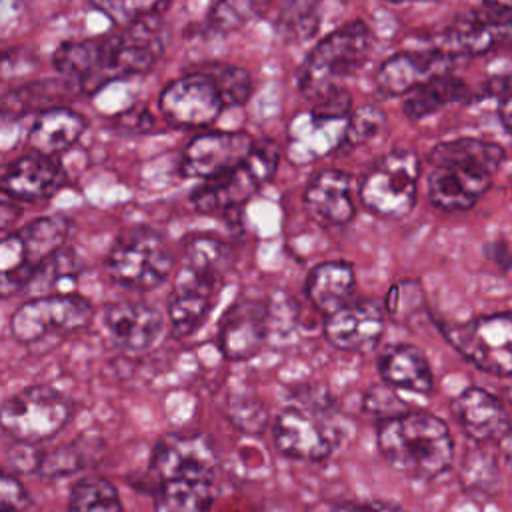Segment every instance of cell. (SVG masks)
I'll return each instance as SVG.
<instances>
[{"mask_svg":"<svg viewBox=\"0 0 512 512\" xmlns=\"http://www.w3.org/2000/svg\"><path fill=\"white\" fill-rule=\"evenodd\" d=\"M164 48L166 30L154 16L124 26L120 32L62 42L52 54V64L78 92L94 94L114 80L146 74Z\"/></svg>","mask_w":512,"mask_h":512,"instance_id":"6da1fadb","label":"cell"},{"mask_svg":"<svg viewBox=\"0 0 512 512\" xmlns=\"http://www.w3.org/2000/svg\"><path fill=\"white\" fill-rule=\"evenodd\" d=\"M506 162V150L482 138H454L430 152L428 198L442 212H462L478 204Z\"/></svg>","mask_w":512,"mask_h":512,"instance_id":"7a4b0ae2","label":"cell"},{"mask_svg":"<svg viewBox=\"0 0 512 512\" xmlns=\"http://www.w3.org/2000/svg\"><path fill=\"white\" fill-rule=\"evenodd\" d=\"M376 444L394 470L418 480L444 474L454 460V438L448 424L424 410H408L380 420Z\"/></svg>","mask_w":512,"mask_h":512,"instance_id":"3957f363","label":"cell"},{"mask_svg":"<svg viewBox=\"0 0 512 512\" xmlns=\"http://www.w3.org/2000/svg\"><path fill=\"white\" fill-rule=\"evenodd\" d=\"M372 42V30L362 20L346 22L324 36L300 66V92L312 104L342 92V82L354 76L366 62Z\"/></svg>","mask_w":512,"mask_h":512,"instance_id":"277c9868","label":"cell"},{"mask_svg":"<svg viewBox=\"0 0 512 512\" xmlns=\"http://www.w3.org/2000/svg\"><path fill=\"white\" fill-rule=\"evenodd\" d=\"M174 254L162 232L150 226L124 230L106 256L110 280L126 290L158 288L174 270Z\"/></svg>","mask_w":512,"mask_h":512,"instance_id":"5b68a950","label":"cell"},{"mask_svg":"<svg viewBox=\"0 0 512 512\" xmlns=\"http://www.w3.org/2000/svg\"><path fill=\"white\" fill-rule=\"evenodd\" d=\"M278 168V150L268 142H256L252 152L234 168L204 180L192 194L190 204L202 214L238 210L258 194Z\"/></svg>","mask_w":512,"mask_h":512,"instance_id":"8992f818","label":"cell"},{"mask_svg":"<svg viewBox=\"0 0 512 512\" xmlns=\"http://www.w3.org/2000/svg\"><path fill=\"white\" fill-rule=\"evenodd\" d=\"M74 414L72 400L48 384L26 386L0 406V428L22 444L54 438Z\"/></svg>","mask_w":512,"mask_h":512,"instance_id":"52a82bcc","label":"cell"},{"mask_svg":"<svg viewBox=\"0 0 512 512\" xmlns=\"http://www.w3.org/2000/svg\"><path fill=\"white\" fill-rule=\"evenodd\" d=\"M420 160L412 150L382 156L360 182L362 204L384 218H404L416 206Z\"/></svg>","mask_w":512,"mask_h":512,"instance_id":"ba28073f","label":"cell"},{"mask_svg":"<svg viewBox=\"0 0 512 512\" xmlns=\"http://www.w3.org/2000/svg\"><path fill=\"white\" fill-rule=\"evenodd\" d=\"M446 340L478 370L510 378L512 374V316L494 312L462 324L442 326Z\"/></svg>","mask_w":512,"mask_h":512,"instance_id":"9c48e42d","label":"cell"},{"mask_svg":"<svg viewBox=\"0 0 512 512\" xmlns=\"http://www.w3.org/2000/svg\"><path fill=\"white\" fill-rule=\"evenodd\" d=\"M94 306L80 294H44L20 304L10 318V332L18 342L34 344L46 336H64L86 328Z\"/></svg>","mask_w":512,"mask_h":512,"instance_id":"30bf717a","label":"cell"},{"mask_svg":"<svg viewBox=\"0 0 512 512\" xmlns=\"http://www.w3.org/2000/svg\"><path fill=\"white\" fill-rule=\"evenodd\" d=\"M226 108V96L208 64L178 76L158 94L160 114L178 128L210 126Z\"/></svg>","mask_w":512,"mask_h":512,"instance_id":"8fae6325","label":"cell"},{"mask_svg":"<svg viewBox=\"0 0 512 512\" xmlns=\"http://www.w3.org/2000/svg\"><path fill=\"white\" fill-rule=\"evenodd\" d=\"M150 472L154 482L168 478L216 482V448L212 440L200 432H166L152 448Z\"/></svg>","mask_w":512,"mask_h":512,"instance_id":"7c38bea8","label":"cell"},{"mask_svg":"<svg viewBox=\"0 0 512 512\" xmlns=\"http://www.w3.org/2000/svg\"><path fill=\"white\" fill-rule=\"evenodd\" d=\"M276 450L300 462H324L336 448V434L328 420L314 410L290 406L272 422Z\"/></svg>","mask_w":512,"mask_h":512,"instance_id":"4fadbf2b","label":"cell"},{"mask_svg":"<svg viewBox=\"0 0 512 512\" xmlns=\"http://www.w3.org/2000/svg\"><path fill=\"white\" fill-rule=\"evenodd\" d=\"M510 38V6L484 0V6L460 16L438 40L440 52L448 56H482Z\"/></svg>","mask_w":512,"mask_h":512,"instance_id":"5bb4252c","label":"cell"},{"mask_svg":"<svg viewBox=\"0 0 512 512\" xmlns=\"http://www.w3.org/2000/svg\"><path fill=\"white\" fill-rule=\"evenodd\" d=\"M256 140L242 130H210L192 138L182 150L178 174L182 178H214L240 164Z\"/></svg>","mask_w":512,"mask_h":512,"instance_id":"9a60e30c","label":"cell"},{"mask_svg":"<svg viewBox=\"0 0 512 512\" xmlns=\"http://www.w3.org/2000/svg\"><path fill=\"white\" fill-rule=\"evenodd\" d=\"M384 326V304L374 298H362L350 300L346 306L326 316L324 336L342 352L366 354L380 344Z\"/></svg>","mask_w":512,"mask_h":512,"instance_id":"2e32d148","label":"cell"},{"mask_svg":"<svg viewBox=\"0 0 512 512\" xmlns=\"http://www.w3.org/2000/svg\"><path fill=\"white\" fill-rule=\"evenodd\" d=\"M270 306L256 298L236 300L218 324V348L232 362L254 358L266 344Z\"/></svg>","mask_w":512,"mask_h":512,"instance_id":"e0dca14e","label":"cell"},{"mask_svg":"<svg viewBox=\"0 0 512 512\" xmlns=\"http://www.w3.org/2000/svg\"><path fill=\"white\" fill-rule=\"evenodd\" d=\"M66 182L56 156L26 152L0 170V192L12 200L38 202L54 196Z\"/></svg>","mask_w":512,"mask_h":512,"instance_id":"ac0fdd59","label":"cell"},{"mask_svg":"<svg viewBox=\"0 0 512 512\" xmlns=\"http://www.w3.org/2000/svg\"><path fill=\"white\" fill-rule=\"evenodd\" d=\"M102 320L112 344L130 354L148 352L164 328L160 310L146 302L108 304Z\"/></svg>","mask_w":512,"mask_h":512,"instance_id":"d6986e66","label":"cell"},{"mask_svg":"<svg viewBox=\"0 0 512 512\" xmlns=\"http://www.w3.org/2000/svg\"><path fill=\"white\" fill-rule=\"evenodd\" d=\"M452 412L464 434L478 444L500 442L510 432V414L498 396L480 388H464L452 402Z\"/></svg>","mask_w":512,"mask_h":512,"instance_id":"ffe728a7","label":"cell"},{"mask_svg":"<svg viewBox=\"0 0 512 512\" xmlns=\"http://www.w3.org/2000/svg\"><path fill=\"white\" fill-rule=\"evenodd\" d=\"M302 204L312 220L326 226H342L354 218L352 178L342 170L314 174L302 194Z\"/></svg>","mask_w":512,"mask_h":512,"instance_id":"44dd1931","label":"cell"},{"mask_svg":"<svg viewBox=\"0 0 512 512\" xmlns=\"http://www.w3.org/2000/svg\"><path fill=\"white\" fill-rule=\"evenodd\" d=\"M452 56L440 50L398 52L384 60L376 72V86L386 96L408 94L422 82L446 74Z\"/></svg>","mask_w":512,"mask_h":512,"instance_id":"7402d4cb","label":"cell"},{"mask_svg":"<svg viewBox=\"0 0 512 512\" xmlns=\"http://www.w3.org/2000/svg\"><path fill=\"white\" fill-rule=\"evenodd\" d=\"M78 88L64 76L40 78L0 94V122H16L30 114H42L66 106Z\"/></svg>","mask_w":512,"mask_h":512,"instance_id":"603a6c76","label":"cell"},{"mask_svg":"<svg viewBox=\"0 0 512 512\" xmlns=\"http://www.w3.org/2000/svg\"><path fill=\"white\" fill-rule=\"evenodd\" d=\"M220 286L176 272L168 298V320L174 336L184 338L196 332L210 314Z\"/></svg>","mask_w":512,"mask_h":512,"instance_id":"cb8c5ba5","label":"cell"},{"mask_svg":"<svg viewBox=\"0 0 512 512\" xmlns=\"http://www.w3.org/2000/svg\"><path fill=\"white\" fill-rule=\"evenodd\" d=\"M378 374L392 388L430 394L434 390V374L424 352L412 344L396 342L386 346L378 356Z\"/></svg>","mask_w":512,"mask_h":512,"instance_id":"d4e9b609","label":"cell"},{"mask_svg":"<svg viewBox=\"0 0 512 512\" xmlns=\"http://www.w3.org/2000/svg\"><path fill=\"white\" fill-rule=\"evenodd\" d=\"M348 116H330L310 110L290 126V154L294 162H312L340 148Z\"/></svg>","mask_w":512,"mask_h":512,"instance_id":"484cf974","label":"cell"},{"mask_svg":"<svg viewBox=\"0 0 512 512\" xmlns=\"http://www.w3.org/2000/svg\"><path fill=\"white\" fill-rule=\"evenodd\" d=\"M70 230L72 220L68 216L52 214L24 224L18 232L10 234V240L20 262L36 272L48 258L62 250Z\"/></svg>","mask_w":512,"mask_h":512,"instance_id":"4316f807","label":"cell"},{"mask_svg":"<svg viewBox=\"0 0 512 512\" xmlns=\"http://www.w3.org/2000/svg\"><path fill=\"white\" fill-rule=\"evenodd\" d=\"M356 272L350 262L328 260L316 264L304 282V294L310 304L324 316L334 314L354 300Z\"/></svg>","mask_w":512,"mask_h":512,"instance_id":"83f0119b","label":"cell"},{"mask_svg":"<svg viewBox=\"0 0 512 512\" xmlns=\"http://www.w3.org/2000/svg\"><path fill=\"white\" fill-rule=\"evenodd\" d=\"M86 130V118L68 106L52 108L38 114L34 120L26 146L30 152L44 156H58L60 152L74 146Z\"/></svg>","mask_w":512,"mask_h":512,"instance_id":"f1b7e54d","label":"cell"},{"mask_svg":"<svg viewBox=\"0 0 512 512\" xmlns=\"http://www.w3.org/2000/svg\"><path fill=\"white\" fill-rule=\"evenodd\" d=\"M232 264H234V250L228 242H224L218 236L198 234L184 244L178 272L222 286Z\"/></svg>","mask_w":512,"mask_h":512,"instance_id":"f546056e","label":"cell"},{"mask_svg":"<svg viewBox=\"0 0 512 512\" xmlns=\"http://www.w3.org/2000/svg\"><path fill=\"white\" fill-rule=\"evenodd\" d=\"M468 94H470L468 86L462 78L448 74V72L438 74V76L422 82L408 94H404L406 98L402 104V112L406 118L416 122V120H422V118L442 110L448 104L468 100Z\"/></svg>","mask_w":512,"mask_h":512,"instance_id":"4dcf8cb0","label":"cell"},{"mask_svg":"<svg viewBox=\"0 0 512 512\" xmlns=\"http://www.w3.org/2000/svg\"><path fill=\"white\" fill-rule=\"evenodd\" d=\"M214 482L192 478H168L156 482L154 512H210Z\"/></svg>","mask_w":512,"mask_h":512,"instance_id":"1f68e13d","label":"cell"},{"mask_svg":"<svg viewBox=\"0 0 512 512\" xmlns=\"http://www.w3.org/2000/svg\"><path fill=\"white\" fill-rule=\"evenodd\" d=\"M68 512H122V500L110 480L88 476L72 486Z\"/></svg>","mask_w":512,"mask_h":512,"instance_id":"d6a6232c","label":"cell"},{"mask_svg":"<svg viewBox=\"0 0 512 512\" xmlns=\"http://www.w3.org/2000/svg\"><path fill=\"white\" fill-rule=\"evenodd\" d=\"M272 0H218L206 14L204 28L210 34H230L264 16Z\"/></svg>","mask_w":512,"mask_h":512,"instance_id":"836d02e7","label":"cell"},{"mask_svg":"<svg viewBox=\"0 0 512 512\" xmlns=\"http://www.w3.org/2000/svg\"><path fill=\"white\" fill-rule=\"evenodd\" d=\"M318 26L316 0H284L278 14V34L288 42L308 38Z\"/></svg>","mask_w":512,"mask_h":512,"instance_id":"e575fe53","label":"cell"},{"mask_svg":"<svg viewBox=\"0 0 512 512\" xmlns=\"http://www.w3.org/2000/svg\"><path fill=\"white\" fill-rule=\"evenodd\" d=\"M170 2L172 0H92V4L120 28L158 16Z\"/></svg>","mask_w":512,"mask_h":512,"instance_id":"d590c367","label":"cell"},{"mask_svg":"<svg viewBox=\"0 0 512 512\" xmlns=\"http://www.w3.org/2000/svg\"><path fill=\"white\" fill-rule=\"evenodd\" d=\"M386 126V114L374 104H362L348 114L342 144L346 148H356L378 136Z\"/></svg>","mask_w":512,"mask_h":512,"instance_id":"8d00e7d4","label":"cell"},{"mask_svg":"<svg viewBox=\"0 0 512 512\" xmlns=\"http://www.w3.org/2000/svg\"><path fill=\"white\" fill-rule=\"evenodd\" d=\"M84 466V456L82 452L68 444V446H58L52 450H38V460H36V474H40L46 480L54 478H64L74 472H78Z\"/></svg>","mask_w":512,"mask_h":512,"instance_id":"74e56055","label":"cell"},{"mask_svg":"<svg viewBox=\"0 0 512 512\" xmlns=\"http://www.w3.org/2000/svg\"><path fill=\"white\" fill-rule=\"evenodd\" d=\"M216 82L220 84L228 108L232 106H242L246 104V100L252 94V80L250 74L240 68V66H232V64H224V62H210L208 64Z\"/></svg>","mask_w":512,"mask_h":512,"instance_id":"f35d334b","label":"cell"},{"mask_svg":"<svg viewBox=\"0 0 512 512\" xmlns=\"http://www.w3.org/2000/svg\"><path fill=\"white\" fill-rule=\"evenodd\" d=\"M364 408L372 414H376L380 420L386 418H394L398 414L408 412L406 404L402 402V398H398V394L394 392L392 386L388 384H376L372 386L366 396H364Z\"/></svg>","mask_w":512,"mask_h":512,"instance_id":"ab89813d","label":"cell"},{"mask_svg":"<svg viewBox=\"0 0 512 512\" xmlns=\"http://www.w3.org/2000/svg\"><path fill=\"white\" fill-rule=\"evenodd\" d=\"M112 126L128 136H138V134H146L154 128V116L150 114V110L146 106H132L122 110L120 114H116L112 118Z\"/></svg>","mask_w":512,"mask_h":512,"instance_id":"60d3db41","label":"cell"},{"mask_svg":"<svg viewBox=\"0 0 512 512\" xmlns=\"http://www.w3.org/2000/svg\"><path fill=\"white\" fill-rule=\"evenodd\" d=\"M30 504V492L10 472L0 468V510L20 512Z\"/></svg>","mask_w":512,"mask_h":512,"instance_id":"b9f144b4","label":"cell"},{"mask_svg":"<svg viewBox=\"0 0 512 512\" xmlns=\"http://www.w3.org/2000/svg\"><path fill=\"white\" fill-rule=\"evenodd\" d=\"M332 512H406L402 506L386 500H366V502H344Z\"/></svg>","mask_w":512,"mask_h":512,"instance_id":"7bdbcfd3","label":"cell"},{"mask_svg":"<svg viewBox=\"0 0 512 512\" xmlns=\"http://www.w3.org/2000/svg\"><path fill=\"white\" fill-rule=\"evenodd\" d=\"M486 256L502 270L510 268V248L504 240H494L486 246Z\"/></svg>","mask_w":512,"mask_h":512,"instance_id":"ee69618b","label":"cell"},{"mask_svg":"<svg viewBox=\"0 0 512 512\" xmlns=\"http://www.w3.org/2000/svg\"><path fill=\"white\" fill-rule=\"evenodd\" d=\"M20 216V208L12 202L0 200V232H6Z\"/></svg>","mask_w":512,"mask_h":512,"instance_id":"f6af8a7d","label":"cell"},{"mask_svg":"<svg viewBox=\"0 0 512 512\" xmlns=\"http://www.w3.org/2000/svg\"><path fill=\"white\" fill-rule=\"evenodd\" d=\"M486 2H492V4H498V6H510V0H486Z\"/></svg>","mask_w":512,"mask_h":512,"instance_id":"bcb514c9","label":"cell"},{"mask_svg":"<svg viewBox=\"0 0 512 512\" xmlns=\"http://www.w3.org/2000/svg\"><path fill=\"white\" fill-rule=\"evenodd\" d=\"M386 2H406V0H386Z\"/></svg>","mask_w":512,"mask_h":512,"instance_id":"7dc6e473","label":"cell"},{"mask_svg":"<svg viewBox=\"0 0 512 512\" xmlns=\"http://www.w3.org/2000/svg\"><path fill=\"white\" fill-rule=\"evenodd\" d=\"M0 512H12V510H0Z\"/></svg>","mask_w":512,"mask_h":512,"instance_id":"c3c4849f","label":"cell"}]
</instances>
